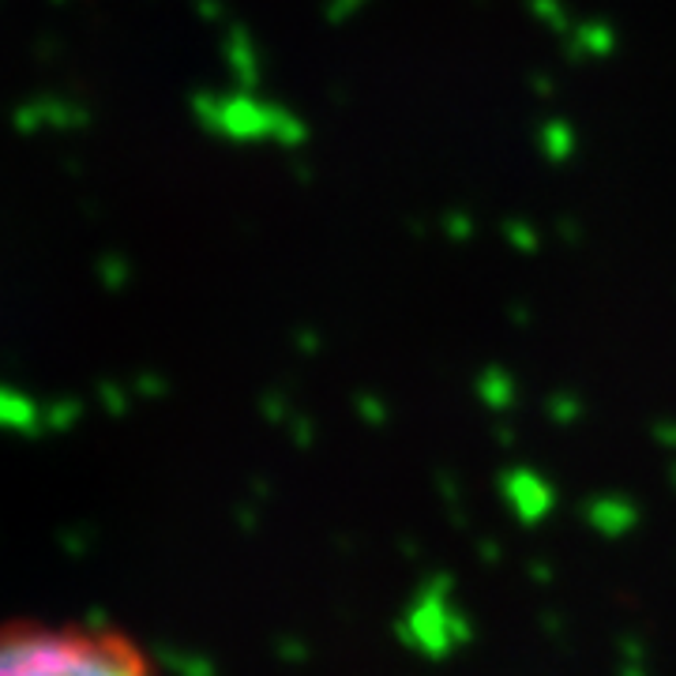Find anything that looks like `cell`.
Returning <instances> with one entry per match:
<instances>
[{
	"label": "cell",
	"instance_id": "cell-1",
	"mask_svg": "<svg viewBox=\"0 0 676 676\" xmlns=\"http://www.w3.org/2000/svg\"><path fill=\"white\" fill-rule=\"evenodd\" d=\"M0 676H151V662L113 628L8 620L0 624Z\"/></svg>",
	"mask_w": 676,
	"mask_h": 676
}]
</instances>
